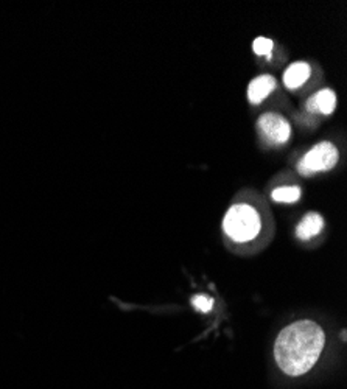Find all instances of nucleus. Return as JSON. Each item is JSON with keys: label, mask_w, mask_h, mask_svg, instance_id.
<instances>
[{"label": "nucleus", "mask_w": 347, "mask_h": 389, "mask_svg": "<svg viewBox=\"0 0 347 389\" xmlns=\"http://www.w3.org/2000/svg\"><path fill=\"white\" fill-rule=\"evenodd\" d=\"M324 330L310 319H302L283 329L274 344L276 363L290 377L307 374L321 355Z\"/></svg>", "instance_id": "1"}, {"label": "nucleus", "mask_w": 347, "mask_h": 389, "mask_svg": "<svg viewBox=\"0 0 347 389\" xmlns=\"http://www.w3.org/2000/svg\"><path fill=\"white\" fill-rule=\"evenodd\" d=\"M223 229L231 240L246 243L260 234L262 220L257 209L251 204H234L225 215Z\"/></svg>", "instance_id": "2"}, {"label": "nucleus", "mask_w": 347, "mask_h": 389, "mask_svg": "<svg viewBox=\"0 0 347 389\" xmlns=\"http://www.w3.org/2000/svg\"><path fill=\"white\" fill-rule=\"evenodd\" d=\"M339 161L338 148L332 142H319L315 145L307 155H305L301 162L297 164V170L302 173L304 176H311L316 173L329 171L335 167Z\"/></svg>", "instance_id": "3"}, {"label": "nucleus", "mask_w": 347, "mask_h": 389, "mask_svg": "<svg viewBox=\"0 0 347 389\" xmlns=\"http://www.w3.org/2000/svg\"><path fill=\"white\" fill-rule=\"evenodd\" d=\"M257 129L260 136L265 139V142L271 145H283L291 137V125L290 122L276 113L262 114L257 120Z\"/></svg>", "instance_id": "4"}, {"label": "nucleus", "mask_w": 347, "mask_h": 389, "mask_svg": "<svg viewBox=\"0 0 347 389\" xmlns=\"http://www.w3.org/2000/svg\"><path fill=\"white\" fill-rule=\"evenodd\" d=\"M277 89V81L271 75H260L254 78L248 86V100L253 105H259L267 100Z\"/></svg>", "instance_id": "5"}, {"label": "nucleus", "mask_w": 347, "mask_h": 389, "mask_svg": "<svg viewBox=\"0 0 347 389\" xmlns=\"http://www.w3.org/2000/svg\"><path fill=\"white\" fill-rule=\"evenodd\" d=\"M305 108L311 114L318 113L323 115H330L337 108V95L332 89H323L318 94L310 97Z\"/></svg>", "instance_id": "6"}, {"label": "nucleus", "mask_w": 347, "mask_h": 389, "mask_svg": "<svg viewBox=\"0 0 347 389\" xmlns=\"http://www.w3.org/2000/svg\"><path fill=\"white\" fill-rule=\"evenodd\" d=\"M311 75V67L307 62L297 61L291 64L285 73H283V85L288 87L290 90H297L302 87Z\"/></svg>", "instance_id": "7"}, {"label": "nucleus", "mask_w": 347, "mask_h": 389, "mask_svg": "<svg viewBox=\"0 0 347 389\" xmlns=\"http://www.w3.org/2000/svg\"><path fill=\"white\" fill-rule=\"evenodd\" d=\"M323 229H324V218L319 213L311 212L305 215L301 223L297 225L296 235L297 239L307 241L321 234Z\"/></svg>", "instance_id": "8"}, {"label": "nucleus", "mask_w": 347, "mask_h": 389, "mask_svg": "<svg viewBox=\"0 0 347 389\" xmlns=\"http://www.w3.org/2000/svg\"><path fill=\"white\" fill-rule=\"evenodd\" d=\"M302 194V190L297 185H283L277 187L273 190L271 198L276 203H285V204H293L296 201H299Z\"/></svg>", "instance_id": "9"}, {"label": "nucleus", "mask_w": 347, "mask_h": 389, "mask_svg": "<svg viewBox=\"0 0 347 389\" xmlns=\"http://www.w3.org/2000/svg\"><path fill=\"white\" fill-rule=\"evenodd\" d=\"M273 48H274V43L268 38H257L253 44V50L255 52V55H259V57H267L268 59L271 58Z\"/></svg>", "instance_id": "10"}, {"label": "nucleus", "mask_w": 347, "mask_h": 389, "mask_svg": "<svg viewBox=\"0 0 347 389\" xmlns=\"http://www.w3.org/2000/svg\"><path fill=\"white\" fill-rule=\"evenodd\" d=\"M192 305L197 310L207 313V311H211L212 307H213V299H212V297L204 296V295H197V296L192 297Z\"/></svg>", "instance_id": "11"}]
</instances>
